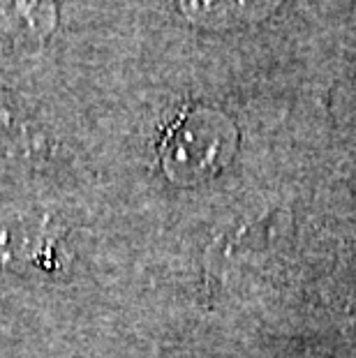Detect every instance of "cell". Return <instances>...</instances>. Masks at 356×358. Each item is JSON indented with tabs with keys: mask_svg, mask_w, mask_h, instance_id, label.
<instances>
[{
	"mask_svg": "<svg viewBox=\"0 0 356 358\" xmlns=\"http://www.w3.org/2000/svg\"><path fill=\"white\" fill-rule=\"evenodd\" d=\"M234 129L222 116L211 111H194L166 132L162 164L178 182H197L222 169L232 155Z\"/></svg>",
	"mask_w": 356,
	"mask_h": 358,
	"instance_id": "1",
	"label": "cell"
},
{
	"mask_svg": "<svg viewBox=\"0 0 356 358\" xmlns=\"http://www.w3.org/2000/svg\"><path fill=\"white\" fill-rule=\"evenodd\" d=\"M338 111L356 123V67H352L350 77L343 81L338 90Z\"/></svg>",
	"mask_w": 356,
	"mask_h": 358,
	"instance_id": "4",
	"label": "cell"
},
{
	"mask_svg": "<svg viewBox=\"0 0 356 358\" xmlns=\"http://www.w3.org/2000/svg\"><path fill=\"white\" fill-rule=\"evenodd\" d=\"M56 19V0H0V24L28 40H44Z\"/></svg>",
	"mask_w": 356,
	"mask_h": 358,
	"instance_id": "3",
	"label": "cell"
},
{
	"mask_svg": "<svg viewBox=\"0 0 356 358\" xmlns=\"http://www.w3.org/2000/svg\"><path fill=\"white\" fill-rule=\"evenodd\" d=\"M280 5V0H180V12L199 26L229 28L259 21Z\"/></svg>",
	"mask_w": 356,
	"mask_h": 358,
	"instance_id": "2",
	"label": "cell"
}]
</instances>
